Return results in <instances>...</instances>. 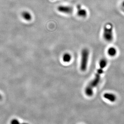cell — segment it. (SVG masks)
I'll return each mask as SVG.
<instances>
[{
	"instance_id": "cell-9",
	"label": "cell",
	"mask_w": 124,
	"mask_h": 124,
	"mask_svg": "<svg viewBox=\"0 0 124 124\" xmlns=\"http://www.w3.org/2000/svg\"><path fill=\"white\" fill-rule=\"evenodd\" d=\"M72 56L70 54L68 53H66L63 55L62 59L64 62H69L71 60Z\"/></svg>"
},
{
	"instance_id": "cell-2",
	"label": "cell",
	"mask_w": 124,
	"mask_h": 124,
	"mask_svg": "<svg viewBox=\"0 0 124 124\" xmlns=\"http://www.w3.org/2000/svg\"><path fill=\"white\" fill-rule=\"evenodd\" d=\"M89 54V50L86 48H84L81 51L80 69L82 71H85L87 69Z\"/></svg>"
},
{
	"instance_id": "cell-7",
	"label": "cell",
	"mask_w": 124,
	"mask_h": 124,
	"mask_svg": "<svg viewBox=\"0 0 124 124\" xmlns=\"http://www.w3.org/2000/svg\"><path fill=\"white\" fill-rule=\"evenodd\" d=\"M22 17L23 19L25 20L30 21L32 18V16L31 15V13L28 11H23L22 13Z\"/></svg>"
},
{
	"instance_id": "cell-3",
	"label": "cell",
	"mask_w": 124,
	"mask_h": 124,
	"mask_svg": "<svg viewBox=\"0 0 124 124\" xmlns=\"http://www.w3.org/2000/svg\"><path fill=\"white\" fill-rule=\"evenodd\" d=\"M103 37L107 42H111L113 39V26L111 23H108L104 27Z\"/></svg>"
},
{
	"instance_id": "cell-6",
	"label": "cell",
	"mask_w": 124,
	"mask_h": 124,
	"mask_svg": "<svg viewBox=\"0 0 124 124\" xmlns=\"http://www.w3.org/2000/svg\"><path fill=\"white\" fill-rule=\"evenodd\" d=\"M104 98L111 102H114L116 100V95L112 93H105L104 95Z\"/></svg>"
},
{
	"instance_id": "cell-8",
	"label": "cell",
	"mask_w": 124,
	"mask_h": 124,
	"mask_svg": "<svg viewBox=\"0 0 124 124\" xmlns=\"http://www.w3.org/2000/svg\"><path fill=\"white\" fill-rule=\"evenodd\" d=\"M117 50L116 49V48L113 47H110L108 50V55L112 57L116 56V54H117Z\"/></svg>"
},
{
	"instance_id": "cell-4",
	"label": "cell",
	"mask_w": 124,
	"mask_h": 124,
	"mask_svg": "<svg viewBox=\"0 0 124 124\" xmlns=\"http://www.w3.org/2000/svg\"><path fill=\"white\" fill-rule=\"evenodd\" d=\"M58 11L62 13L69 14L73 12V7L70 6L61 5L58 7Z\"/></svg>"
},
{
	"instance_id": "cell-1",
	"label": "cell",
	"mask_w": 124,
	"mask_h": 124,
	"mask_svg": "<svg viewBox=\"0 0 124 124\" xmlns=\"http://www.w3.org/2000/svg\"><path fill=\"white\" fill-rule=\"evenodd\" d=\"M107 64V61L105 59H101L99 63L100 68L98 69L94 79L90 82L85 89V92L88 96H91L93 94V89L98 86L100 82L101 76L103 73V69Z\"/></svg>"
},
{
	"instance_id": "cell-5",
	"label": "cell",
	"mask_w": 124,
	"mask_h": 124,
	"mask_svg": "<svg viewBox=\"0 0 124 124\" xmlns=\"http://www.w3.org/2000/svg\"><path fill=\"white\" fill-rule=\"evenodd\" d=\"M77 14L80 17H85L87 15V12L86 10L81 8L80 5H78L77 6Z\"/></svg>"
},
{
	"instance_id": "cell-10",
	"label": "cell",
	"mask_w": 124,
	"mask_h": 124,
	"mask_svg": "<svg viewBox=\"0 0 124 124\" xmlns=\"http://www.w3.org/2000/svg\"><path fill=\"white\" fill-rule=\"evenodd\" d=\"M122 5H123V7H124V2H123V3L122 4Z\"/></svg>"
}]
</instances>
